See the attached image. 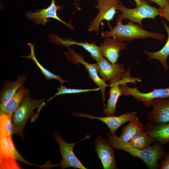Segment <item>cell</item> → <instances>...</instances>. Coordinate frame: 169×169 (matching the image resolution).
<instances>
[{"label":"cell","instance_id":"obj_20","mask_svg":"<svg viewBox=\"0 0 169 169\" xmlns=\"http://www.w3.org/2000/svg\"><path fill=\"white\" fill-rule=\"evenodd\" d=\"M28 89L22 86L5 104L0 105V113L6 115L13 113L19 106Z\"/></svg>","mask_w":169,"mask_h":169},{"label":"cell","instance_id":"obj_22","mask_svg":"<svg viewBox=\"0 0 169 169\" xmlns=\"http://www.w3.org/2000/svg\"><path fill=\"white\" fill-rule=\"evenodd\" d=\"M156 141L145 129L134 136L129 143L134 147L140 150L149 147Z\"/></svg>","mask_w":169,"mask_h":169},{"label":"cell","instance_id":"obj_11","mask_svg":"<svg viewBox=\"0 0 169 169\" xmlns=\"http://www.w3.org/2000/svg\"><path fill=\"white\" fill-rule=\"evenodd\" d=\"M95 151L104 169H117L114 147L109 141L98 136L94 143Z\"/></svg>","mask_w":169,"mask_h":169},{"label":"cell","instance_id":"obj_28","mask_svg":"<svg viewBox=\"0 0 169 169\" xmlns=\"http://www.w3.org/2000/svg\"><path fill=\"white\" fill-rule=\"evenodd\" d=\"M160 15L169 22V2L163 8H159Z\"/></svg>","mask_w":169,"mask_h":169},{"label":"cell","instance_id":"obj_30","mask_svg":"<svg viewBox=\"0 0 169 169\" xmlns=\"http://www.w3.org/2000/svg\"><path fill=\"white\" fill-rule=\"evenodd\" d=\"M74 3L76 5V6H77V8H79L78 6V3H77V0H74Z\"/></svg>","mask_w":169,"mask_h":169},{"label":"cell","instance_id":"obj_23","mask_svg":"<svg viewBox=\"0 0 169 169\" xmlns=\"http://www.w3.org/2000/svg\"><path fill=\"white\" fill-rule=\"evenodd\" d=\"M50 38V40L55 44L67 47L71 45H76L82 47L87 51L92 45L91 42H78L70 39L61 38L56 34H51Z\"/></svg>","mask_w":169,"mask_h":169},{"label":"cell","instance_id":"obj_19","mask_svg":"<svg viewBox=\"0 0 169 169\" xmlns=\"http://www.w3.org/2000/svg\"><path fill=\"white\" fill-rule=\"evenodd\" d=\"M167 34V38L164 46L159 51L151 52L146 49H143L144 54L148 56L147 61L152 59H156L159 61L164 69L166 70H168L169 66L167 63V59L169 56V26L161 19Z\"/></svg>","mask_w":169,"mask_h":169},{"label":"cell","instance_id":"obj_6","mask_svg":"<svg viewBox=\"0 0 169 169\" xmlns=\"http://www.w3.org/2000/svg\"><path fill=\"white\" fill-rule=\"evenodd\" d=\"M96 0L97 4L95 7L98 10V12L90 23L88 30L89 32H94L98 35L100 25L103 20L109 22L113 19L117 13V7L121 0Z\"/></svg>","mask_w":169,"mask_h":169},{"label":"cell","instance_id":"obj_21","mask_svg":"<svg viewBox=\"0 0 169 169\" xmlns=\"http://www.w3.org/2000/svg\"><path fill=\"white\" fill-rule=\"evenodd\" d=\"M28 45L30 47L31 51L30 54L26 56H22V57L27 59H31L33 60L36 65L39 69L41 72L44 75L46 80H49L50 79H55L59 81L61 84L66 82H69L67 80L62 79L60 76L55 75L43 66L38 61L35 56L34 52L35 45L31 43H28Z\"/></svg>","mask_w":169,"mask_h":169},{"label":"cell","instance_id":"obj_32","mask_svg":"<svg viewBox=\"0 0 169 169\" xmlns=\"http://www.w3.org/2000/svg\"><path fill=\"white\" fill-rule=\"evenodd\" d=\"M167 0L168 2H169V0Z\"/></svg>","mask_w":169,"mask_h":169},{"label":"cell","instance_id":"obj_18","mask_svg":"<svg viewBox=\"0 0 169 169\" xmlns=\"http://www.w3.org/2000/svg\"><path fill=\"white\" fill-rule=\"evenodd\" d=\"M144 128L156 142L163 145L169 143V122L158 124L148 122Z\"/></svg>","mask_w":169,"mask_h":169},{"label":"cell","instance_id":"obj_7","mask_svg":"<svg viewBox=\"0 0 169 169\" xmlns=\"http://www.w3.org/2000/svg\"><path fill=\"white\" fill-rule=\"evenodd\" d=\"M68 48L69 50L64 52L67 59L74 64L80 63L84 66L88 71L90 78L100 88L104 109L106 106L105 104V88L109 85L106 84L105 81L100 77L94 64H90L86 62L81 55L75 52L70 47Z\"/></svg>","mask_w":169,"mask_h":169},{"label":"cell","instance_id":"obj_4","mask_svg":"<svg viewBox=\"0 0 169 169\" xmlns=\"http://www.w3.org/2000/svg\"><path fill=\"white\" fill-rule=\"evenodd\" d=\"M136 3V7L130 8L124 6L121 2L117 7V10L121 13L117 16V22H122L124 19L136 23L142 27V20L145 18L154 19L160 15V9L150 5L145 0H134Z\"/></svg>","mask_w":169,"mask_h":169},{"label":"cell","instance_id":"obj_8","mask_svg":"<svg viewBox=\"0 0 169 169\" xmlns=\"http://www.w3.org/2000/svg\"><path fill=\"white\" fill-rule=\"evenodd\" d=\"M13 141L12 136L0 137V169H19L17 161L18 154Z\"/></svg>","mask_w":169,"mask_h":169},{"label":"cell","instance_id":"obj_13","mask_svg":"<svg viewBox=\"0 0 169 169\" xmlns=\"http://www.w3.org/2000/svg\"><path fill=\"white\" fill-rule=\"evenodd\" d=\"M149 105L152 109L147 115L149 122L158 124L169 122V98L153 99Z\"/></svg>","mask_w":169,"mask_h":169},{"label":"cell","instance_id":"obj_25","mask_svg":"<svg viewBox=\"0 0 169 169\" xmlns=\"http://www.w3.org/2000/svg\"><path fill=\"white\" fill-rule=\"evenodd\" d=\"M140 121L138 118L136 116L133 120L129 121L123 127L121 134L119 137V138L123 142H129L131 140L132 135L136 126Z\"/></svg>","mask_w":169,"mask_h":169},{"label":"cell","instance_id":"obj_26","mask_svg":"<svg viewBox=\"0 0 169 169\" xmlns=\"http://www.w3.org/2000/svg\"><path fill=\"white\" fill-rule=\"evenodd\" d=\"M57 90L58 91L55 94L54 96L50 98L47 102L49 101L55 97L60 95L65 94L84 93L90 91H97L99 90H100V88L98 87L95 89H70L67 88L65 86H63L61 85L60 87L57 88Z\"/></svg>","mask_w":169,"mask_h":169},{"label":"cell","instance_id":"obj_1","mask_svg":"<svg viewBox=\"0 0 169 169\" xmlns=\"http://www.w3.org/2000/svg\"><path fill=\"white\" fill-rule=\"evenodd\" d=\"M109 141L114 148L123 150L133 157L141 159L150 169L158 168L159 161L163 160L167 153L164 145L157 142L148 148L143 150L137 149L129 142L121 141L115 134L112 135L107 132Z\"/></svg>","mask_w":169,"mask_h":169},{"label":"cell","instance_id":"obj_24","mask_svg":"<svg viewBox=\"0 0 169 169\" xmlns=\"http://www.w3.org/2000/svg\"><path fill=\"white\" fill-rule=\"evenodd\" d=\"M13 114L6 115L0 113V137L12 136L13 134V126L12 121Z\"/></svg>","mask_w":169,"mask_h":169},{"label":"cell","instance_id":"obj_9","mask_svg":"<svg viewBox=\"0 0 169 169\" xmlns=\"http://www.w3.org/2000/svg\"><path fill=\"white\" fill-rule=\"evenodd\" d=\"M126 84H120L123 95L132 96L136 100L142 102L146 107H150V103L153 99L169 98V87L155 88L151 91L144 93L139 91L138 87H130Z\"/></svg>","mask_w":169,"mask_h":169},{"label":"cell","instance_id":"obj_16","mask_svg":"<svg viewBox=\"0 0 169 169\" xmlns=\"http://www.w3.org/2000/svg\"><path fill=\"white\" fill-rule=\"evenodd\" d=\"M94 64L99 75L105 82L126 72L123 64L120 63H110L104 57Z\"/></svg>","mask_w":169,"mask_h":169},{"label":"cell","instance_id":"obj_15","mask_svg":"<svg viewBox=\"0 0 169 169\" xmlns=\"http://www.w3.org/2000/svg\"><path fill=\"white\" fill-rule=\"evenodd\" d=\"M125 73L115 76L109 81L110 95L103 113L107 116L114 115L115 114L118 99L120 95H123L120 84L121 79Z\"/></svg>","mask_w":169,"mask_h":169},{"label":"cell","instance_id":"obj_27","mask_svg":"<svg viewBox=\"0 0 169 169\" xmlns=\"http://www.w3.org/2000/svg\"><path fill=\"white\" fill-rule=\"evenodd\" d=\"M158 168L160 169H169V152L166 154L165 157L158 163Z\"/></svg>","mask_w":169,"mask_h":169},{"label":"cell","instance_id":"obj_2","mask_svg":"<svg viewBox=\"0 0 169 169\" xmlns=\"http://www.w3.org/2000/svg\"><path fill=\"white\" fill-rule=\"evenodd\" d=\"M101 35L104 38H113L121 41L147 38L161 41L165 38L162 33L145 30L139 25L131 21L128 22L126 24H123L122 22H117L113 28L103 32Z\"/></svg>","mask_w":169,"mask_h":169},{"label":"cell","instance_id":"obj_5","mask_svg":"<svg viewBox=\"0 0 169 169\" xmlns=\"http://www.w3.org/2000/svg\"><path fill=\"white\" fill-rule=\"evenodd\" d=\"M54 136L58 143L59 150L62 156V159L59 166L62 169L70 167L74 169H87L74 154L73 148L77 143L83 140L89 139L90 138V135H87L83 139L76 142L70 143L65 141L58 132H54Z\"/></svg>","mask_w":169,"mask_h":169},{"label":"cell","instance_id":"obj_29","mask_svg":"<svg viewBox=\"0 0 169 169\" xmlns=\"http://www.w3.org/2000/svg\"><path fill=\"white\" fill-rule=\"evenodd\" d=\"M148 1L153 2L157 4L160 8H162L164 7L169 2L167 0H148Z\"/></svg>","mask_w":169,"mask_h":169},{"label":"cell","instance_id":"obj_12","mask_svg":"<svg viewBox=\"0 0 169 169\" xmlns=\"http://www.w3.org/2000/svg\"><path fill=\"white\" fill-rule=\"evenodd\" d=\"M136 111L126 112L119 116H107L106 117H98L83 113L74 112L72 114L76 116H80L91 119L99 120L105 123L109 128L112 135L115 134L116 130L122 124L131 121L136 116Z\"/></svg>","mask_w":169,"mask_h":169},{"label":"cell","instance_id":"obj_31","mask_svg":"<svg viewBox=\"0 0 169 169\" xmlns=\"http://www.w3.org/2000/svg\"><path fill=\"white\" fill-rule=\"evenodd\" d=\"M77 1H81V0H77Z\"/></svg>","mask_w":169,"mask_h":169},{"label":"cell","instance_id":"obj_10","mask_svg":"<svg viewBox=\"0 0 169 169\" xmlns=\"http://www.w3.org/2000/svg\"><path fill=\"white\" fill-rule=\"evenodd\" d=\"M63 6L55 4V0H51L50 5L47 8L35 12H27L25 16L28 19L34 21L36 24L43 25L49 22V18L54 19L64 24L72 30L74 27L71 23L64 22L57 15L58 10H61Z\"/></svg>","mask_w":169,"mask_h":169},{"label":"cell","instance_id":"obj_3","mask_svg":"<svg viewBox=\"0 0 169 169\" xmlns=\"http://www.w3.org/2000/svg\"><path fill=\"white\" fill-rule=\"evenodd\" d=\"M45 99L34 100L30 95L29 90L28 89L21 103L15 111L12 116L13 124V134L19 135L23 139V132L26 123L34 110L38 108L37 116L42 107L45 105Z\"/></svg>","mask_w":169,"mask_h":169},{"label":"cell","instance_id":"obj_14","mask_svg":"<svg viewBox=\"0 0 169 169\" xmlns=\"http://www.w3.org/2000/svg\"><path fill=\"white\" fill-rule=\"evenodd\" d=\"M100 46L103 56L105 57L111 64L117 63L120 55V51L125 49L126 43L113 38H104Z\"/></svg>","mask_w":169,"mask_h":169},{"label":"cell","instance_id":"obj_17","mask_svg":"<svg viewBox=\"0 0 169 169\" xmlns=\"http://www.w3.org/2000/svg\"><path fill=\"white\" fill-rule=\"evenodd\" d=\"M23 74L18 75L14 82L8 79L3 82L0 94V105L6 104L27 81Z\"/></svg>","mask_w":169,"mask_h":169}]
</instances>
